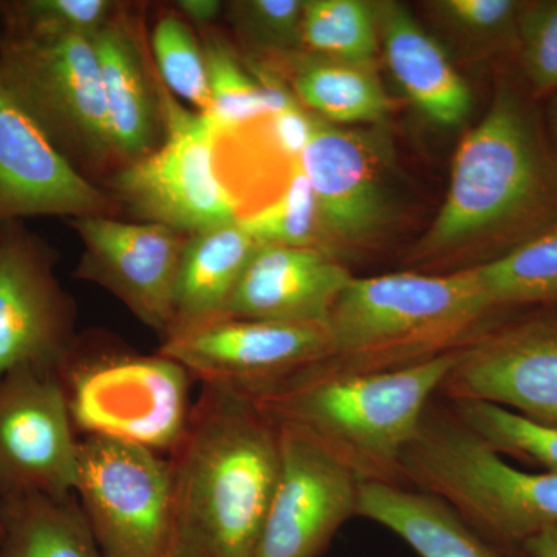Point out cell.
<instances>
[{
  "mask_svg": "<svg viewBox=\"0 0 557 557\" xmlns=\"http://www.w3.org/2000/svg\"><path fill=\"white\" fill-rule=\"evenodd\" d=\"M555 214L556 172L533 110L518 90L502 86L461 141L446 199L413 258H438L482 237L539 233Z\"/></svg>",
  "mask_w": 557,
  "mask_h": 557,
  "instance_id": "3",
  "label": "cell"
},
{
  "mask_svg": "<svg viewBox=\"0 0 557 557\" xmlns=\"http://www.w3.org/2000/svg\"><path fill=\"white\" fill-rule=\"evenodd\" d=\"M258 248L239 222L189 234L180 259L166 338L225 318L231 296Z\"/></svg>",
  "mask_w": 557,
  "mask_h": 557,
  "instance_id": "21",
  "label": "cell"
},
{
  "mask_svg": "<svg viewBox=\"0 0 557 557\" xmlns=\"http://www.w3.org/2000/svg\"><path fill=\"white\" fill-rule=\"evenodd\" d=\"M0 84L83 174L119 171L94 38L0 32Z\"/></svg>",
  "mask_w": 557,
  "mask_h": 557,
  "instance_id": "7",
  "label": "cell"
},
{
  "mask_svg": "<svg viewBox=\"0 0 557 557\" xmlns=\"http://www.w3.org/2000/svg\"><path fill=\"white\" fill-rule=\"evenodd\" d=\"M199 32L211 91V110L205 115L214 121L220 132L242 129L269 119L265 91L247 69V62L214 28Z\"/></svg>",
  "mask_w": 557,
  "mask_h": 557,
  "instance_id": "27",
  "label": "cell"
},
{
  "mask_svg": "<svg viewBox=\"0 0 557 557\" xmlns=\"http://www.w3.org/2000/svg\"><path fill=\"white\" fill-rule=\"evenodd\" d=\"M338 259L317 248L259 245L231 296L225 318L329 325L351 281Z\"/></svg>",
  "mask_w": 557,
  "mask_h": 557,
  "instance_id": "19",
  "label": "cell"
},
{
  "mask_svg": "<svg viewBox=\"0 0 557 557\" xmlns=\"http://www.w3.org/2000/svg\"><path fill=\"white\" fill-rule=\"evenodd\" d=\"M79 438L57 373L0 375V498L75 496Z\"/></svg>",
  "mask_w": 557,
  "mask_h": 557,
  "instance_id": "11",
  "label": "cell"
},
{
  "mask_svg": "<svg viewBox=\"0 0 557 557\" xmlns=\"http://www.w3.org/2000/svg\"><path fill=\"white\" fill-rule=\"evenodd\" d=\"M299 166L313 190L325 242L359 245L391 222V194L364 135L318 119Z\"/></svg>",
  "mask_w": 557,
  "mask_h": 557,
  "instance_id": "17",
  "label": "cell"
},
{
  "mask_svg": "<svg viewBox=\"0 0 557 557\" xmlns=\"http://www.w3.org/2000/svg\"><path fill=\"white\" fill-rule=\"evenodd\" d=\"M522 557H557V527L528 541Z\"/></svg>",
  "mask_w": 557,
  "mask_h": 557,
  "instance_id": "37",
  "label": "cell"
},
{
  "mask_svg": "<svg viewBox=\"0 0 557 557\" xmlns=\"http://www.w3.org/2000/svg\"><path fill=\"white\" fill-rule=\"evenodd\" d=\"M520 64L537 95L557 94V0L522 2L518 17Z\"/></svg>",
  "mask_w": 557,
  "mask_h": 557,
  "instance_id": "33",
  "label": "cell"
},
{
  "mask_svg": "<svg viewBox=\"0 0 557 557\" xmlns=\"http://www.w3.org/2000/svg\"><path fill=\"white\" fill-rule=\"evenodd\" d=\"M239 225L258 245L317 248L330 255L319 222L317 200L299 163L289 172L282 193L270 203L242 215Z\"/></svg>",
  "mask_w": 557,
  "mask_h": 557,
  "instance_id": "30",
  "label": "cell"
},
{
  "mask_svg": "<svg viewBox=\"0 0 557 557\" xmlns=\"http://www.w3.org/2000/svg\"><path fill=\"white\" fill-rule=\"evenodd\" d=\"M57 259L21 222L0 225V375L58 373L78 341L75 300L54 274Z\"/></svg>",
  "mask_w": 557,
  "mask_h": 557,
  "instance_id": "10",
  "label": "cell"
},
{
  "mask_svg": "<svg viewBox=\"0 0 557 557\" xmlns=\"http://www.w3.org/2000/svg\"><path fill=\"white\" fill-rule=\"evenodd\" d=\"M150 54L163 86L199 113L211 110L208 65L196 28L177 10H164L150 33Z\"/></svg>",
  "mask_w": 557,
  "mask_h": 557,
  "instance_id": "29",
  "label": "cell"
},
{
  "mask_svg": "<svg viewBox=\"0 0 557 557\" xmlns=\"http://www.w3.org/2000/svg\"><path fill=\"white\" fill-rule=\"evenodd\" d=\"M69 223L84 248L75 276L108 289L143 324L166 338L180 259L189 234L113 215Z\"/></svg>",
  "mask_w": 557,
  "mask_h": 557,
  "instance_id": "15",
  "label": "cell"
},
{
  "mask_svg": "<svg viewBox=\"0 0 557 557\" xmlns=\"http://www.w3.org/2000/svg\"><path fill=\"white\" fill-rule=\"evenodd\" d=\"M440 392L449 401H485L557 428V318L523 319L458 350Z\"/></svg>",
  "mask_w": 557,
  "mask_h": 557,
  "instance_id": "14",
  "label": "cell"
},
{
  "mask_svg": "<svg viewBox=\"0 0 557 557\" xmlns=\"http://www.w3.org/2000/svg\"><path fill=\"white\" fill-rule=\"evenodd\" d=\"M458 420L502 457L557 474V428L485 401H450Z\"/></svg>",
  "mask_w": 557,
  "mask_h": 557,
  "instance_id": "28",
  "label": "cell"
},
{
  "mask_svg": "<svg viewBox=\"0 0 557 557\" xmlns=\"http://www.w3.org/2000/svg\"><path fill=\"white\" fill-rule=\"evenodd\" d=\"M289 87L302 108L330 124L373 123L391 112L392 101L375 70L317 54H296Z\"/></svg>",
  "mask_w": 557,
  "mask_h": 557,
  "instance_id": "23",
  "label": "cell"
},
{
  "mask_svg": "<svg viewBox=\"0 0 557 557\" xmlns=\"http://www.w3.org/2000/svg\"><path fill=\"white\" fill-rule=\"evenodd\" d=\"M357 516L387 528L420 557H512L480 536L448 505L418 490L361 483Z\"/></svg>",
  "mask_w": 557,
  "mask_h": 557,
  "instance_id": "22",
  "label": "cell"
},
{
  "mask_svg": "<svg viewBox=\"0 0 557 557\" xmlns=\"http://www.w3.org/2000/svg\"><path fill=\"white\" fill-rule=\"evenodd\" d=\"M318 116L300 104L293 106L284 112L271 115L260 123L265 141L288 164L299 163L300 156L309 146Z\"/></svg>",
  "mask_w": 557,
  "mask_h": 557,
  "instance_id": "35",
  "label": "cell"
},
{
  "mask_svg": "<svg viewBox=\"0 0 557 557\" xmlns=\"http://www.w3.org/2000/svg\"><path fill=\"white\" fill-rule=\"evenodd\" d=\"M491 311L557 300V220L497 258L469 267Z\"/></svg>",
  "mask_w": 557,
  "mask_h": 557,
  "instance_id": "25",
  "label": "cell"
},
{
  "mask_svg": "<svg viewBox=\"0 0 557 557\" xmlns=\"http://www.w3.org/2000/svg\"><path fill=\"white\" fill-rule=\"evenodd\" d=\"M120 205L57 148L0 84V225L27 218H119Z\"/></svg>",
  "mask_w": 557,
  "mask_h": 557,
  "instance_id": "16",
  "label": "cell"
},
{
  "mask_svg": "<svg viewBox=\"0 0 557 557\" xmlns=\"http://www.w3.org/2000/svg\"><path fill=\"white\" fill-rule=\"evenodd\" d=\"M168 461L172 557H255L281 468L277 424L244 392L201 384Z\"/></svg>",
  "mask_w": 557,
  "mask_h": 557,
  "instance_id": "1",
  "label": "cell"
},
{
  "mask_svg": "<svg viewBox=\"0 0 557 557\" xmlns=\"http://www.w3.org/2000/svg\"><path fill=\"white\" fill-rule=\"evenodd\" d=\"M164 138L145 159L108 177V193L137 222L194 234L239 222L240 208L220 177L214 121L183 109L164 90Z\"/></svg>",
  "mask_w": 557,
  "mask_h": 557,
  "instance_id": "8",
  "label": "cell"
},
{
  "mask_svg": "<svg viewBox=\"0 0 557 557\" xmlns=\"http://www.w3.org/2000/svg\"><path fill=\"white\" fill-rule=\"evenodd\" d=\"M375 3L380 46L409 100L438 126L457 127L472 109V94L442 46L398 2Z\"/></svg>",
  "mask_w": 557,
  "mask_h": 557,
  "instance_id": "20",
  "label": "cell"
},
{
  "mask_svg": "<svg viewBox=\"0 0 557 557\" xmlns=\"http://www.w3.org/2000/svg\"><path fill=\"white\" fill-rule=\"evenodd\" d=\"M552 127H553V135H555L556 145H557V94L555 95V100H553V106H552Z\"/></svg>",
  "mask_w": 557,
  "mask_h": 557,
  "instance_id": "38",
  "label": "cell"
},
{
  "mask_svg": "<svg viewBox=\"0 0 557 557\" xmlns=\"http://www.w3.org/2000/svg\"><path fill=\"white\" fill-rule=\"evenodd\" d=\"M401 471L509 556L522 557L528 541L557 527V474L512 467L450 408L429 403Z\"/></svg>",
  "mask_w": 557,
  "mask_h": 557,
  "instance_id": "5",
  "label": "cell"
},
{
  "mask_svg": "<svg viewBox=\"0 0 557 557\" xmlns=\"http://www.w3.org/2000/svg\"><path fill=\"white\" fill-rule=\"evenodd\" d=\"M487 313L469 269L354 277L330 314L332 355L318 364L344 373L412 368L467 346Z\"/></svg>",
  "mask_w": 557,
  "mask_h": 557,
  "instance_id": "4",
  "label": "cell"
},
{
  "mask_svg": "<svg viewBox=\"0 0 557 557\" xmlns=\"http://www.w3.org/2000/svg\"><path fill=\"white\" fill-rule=\"evenodd\" d=\"M0 557H101L76 496L0 498Z\"/></svg>",
  "mask_w": 557,
  "mask_h": 557,
  "instance_id": "24",
  "label": "cell"
},
{
  "mask_svg": "<svg viewBox=\"0 0 557 557\" xmlns=\"http://www.w3.org/2000/svg\"><path fill=\"white\" fill-rule=\"evenodd\" d=\"M76 434L170 454L188 428V370L164 355L78 336L57 373Z\"/></svg>",
  "mask_w": 557,
  "mask_h": 557,
  "instance_id": "6",
  "label": "cell"
},
{
  "mask_svg": "<svg viewBox=\"0 0 557 557\" xmlns=\"http://www.w3.org/2000/svg\"><path fill=\"white\" fill-rule=\"evenodd\" d=\"M440 16L475 38L508 39L516 46L522 2L515 0H442L432 3Z\"/></svg>",
  "mask_w": 557,
  "mask_h": 557,
  "instance_id": "34",
  "label": "cell"
},
{
  "mask_svg": "<svg viewBox=\"0 0 557 557\" xmlns=\"http://www.w3.org/2000/svg\"><path fill=\"white\" fill-rule=\"evenodd\" d=\"M457 354L386 372L344 373L314 364L244 394L271 420L317 440L362 483L403 486V454Z\"/></svg>",
  "mask_w": 557,
  "mask_h": 557,
  "instance_id": "2",
  "label": "cell"
},
{
  "mask_svg": "<svg viewBox=\"0 0 557 557\" xmlns=\"http://www.w3.org/2000/svg\"><path fill=\"white\" fill-rule=\"evenodd\" d=\"M159 354L200 384L255 392L329 359L332 338L329 325L220 318L163 339Z\"/></svg>",
  "mask_w": 557,
  "mask_h": 557,
  "instance_id": "12",
  "label": "cell"
},
{
  "mask_svg": "<svg viewBox=\"0 0 557 557\" xmlns=\"http://www.w3.org/2000/svg\"><path fill=\"white\" fill-rule=\"evenodd\" d=\"M302 47L317 57L373 67L380 51L375 3L304 0Z\"/></svg>",
  "mask_w": 557,
  "mask_h": 557,
  "instance_id": "26",
  "label": "cell"
},
{
  "mask_svg": "<svg viewBox=\"0 0 557 557\" xmlns=\"http://www.w3.org/2000/svg\"><path fill=\"white\" fill-rule=\"evenodd\" d=\"M174 9L194 28L205 30V28L212 27V22L218 20L225 7L219 0H178L174 3Z\"/></svg>",
  "mask_w": 557,
  "mask_h": 557,
  "instance_id": "36",
  "label": "cell"
},
{
  "mask_svg": "<svg viewBox=\"0 0 557 557\" xmlns=\"http://www.w3.org/2000/svg\"><path fill=\"white\" fill-rule=\"evenodd\" d=\"M132 10L120 3L94 38L119 170L150 156L164 138L166 87L148 57L139 17Z\"/></svg>",
  "mask_w": 557,
  "mask_h": 557,
  "instance_id": "18",
  "label": "cell"
},
{
  "mask_svg": "<svg viewBox=\"0 0 557 557\" xmlns=\"http://www.w3.org/2000/svg\"><path fill=\"white\" fill-rule=\"evenodd\" d=\"M276 424L281 468L255 557H321L357 516L362 482L309 434Z\"/></svg>",
  "mask_w": 557,
  "mask_h": 557,
  "instance_id": "13",
  "label": "cell"
},
{
  "mask_svg": "<svg viewBox=\"0 0 557 557\" xmlns=\"http://www.w3.org/2000/svg\"><path fill=\"white\" fill-rule=\"evenodd\" d=\"M119 7L112 0H3L0 32L75 33L95 38Z\"/></svg>",
  "mask_w": 557,
  "mask_h": 557,
  "instance_id": "32",
  "label": "cell"
},
{
  "mask_svg": "<svg viewBox=\"0 0 557 557\" xmlns=\"http://www.w3.org/2000/svg\"><path fill=\"white\" fill-rule=\"evenodd\" d=\"M304 0L231 2L228 20L237 38L259 57L289 61L302 53Z\"/></svg>",
  "mask_w": 557,
  "mask_h": 557,
  "instance_id": "31",
  "label": "cell"
},
{
  "mask_svg": "<svg viewBox=\"0 0 557 557\" xmlns=\"http://www.w3.org/2000/svg\"><path fill=\"white\" fill-rule=\"evenodd\" d=\"M75 496L101 557H172L166 456L119 440L81 437Z\"/></svg>",
  "mask_w": 557,
  "mask_h": 557,
  "instance_id": "9",
  "label": "cell"
}]
</instances>
